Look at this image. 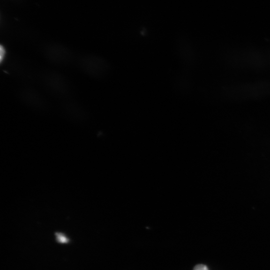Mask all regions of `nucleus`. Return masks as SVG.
Returning <instances> with one entry per match:
<instances>
[{"label": "nucleus", "mask_w": 270, "mask_h": 270, "mask_svg": "<svg viewBox=\"0 0 270 270\" xmlns=\"http://www.w3.org/2000/svg\"><path fill=\"white\" fill-rule=\"evenodd\" d=\"M56 236L58 241L60 243H65L68 241V240L67 237L62 234L57 233Z\"/></svg>", "instance_id": "obj_1"}, {"label": "nucleus", "mask_w": 270, "mask_h": 270, "mask_svg": "<svg viewBox=\"0 0 270 270\" xmlns=\"http://www.w3.org/2000/svg\"><path fill=\"white\" fill-rule=\"evenodd\" d=\"M193 270H209L208 266L203 264L195 265Z\"/></svg>", "instance_id": "obj_2"}]
</instances>
